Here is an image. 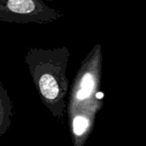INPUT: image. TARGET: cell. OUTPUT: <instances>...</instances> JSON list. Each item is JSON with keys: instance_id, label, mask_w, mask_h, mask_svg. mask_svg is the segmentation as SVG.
I'll list each match as a JSON object with an SVG mask.
<instances>
[{"instance_id": "4", "label": "cell", "mask_w": 146, "mask_h": 146, "mask_svg": "<svg viewBox=\"0 0 146 146\" xmlns=\"http://www.w3.org/2000/svg\"><path fill=\"white\" fill-rule=\"evenodd\" d=\"M89 121L84 116H76L73 121L74 133L77 136H81L88 127Z\"/></svg>"}, {"instance_id": "3", "label": "cell", "mask_w": 146, "mask_h": 146, "mask_svg": "<svg viewBox=\"0 0 146 146\" xmlns=\"http://www.w3.org/2000/svg\"><path fill=\"white\" fill-rule=\"evenodd\" d=\"M93 88V79L92 76L90 74H86V75L83 76L81 80V84H80V89L77 92V98L80 100H83L87 98Z\"/></svg>"}, {"instance_id": "2", "label": "cell", "mask_w": 146, "mask_h": 146, "mask_svg": "<svg viewBox=\"0 0 146 146\" xmlns=\"http://www.w3.org/2000/svg\"><path fill=\"white\" fill-rule=\"evenodd\" d=\"M7 6L13 12L27 14L35 9V3L32 0H10L7 2Z\"/></svg>"}, {"instance_id": "1", "label": "cell", "mask_w": 146, "mask_h": 146, "mask_svg": "<svg viewBox=\"0 0 146 146\" xmlns=\"http://www.w3.org/2000/svg\"><path fill=\"white\" fill-rule=\"evenodd\" d=\"M39 88L43 96L50 100L56 98L59 92V88L56 80L50 74H44L40 78Z\"/></svg>"}]
</instances>
